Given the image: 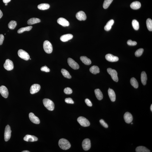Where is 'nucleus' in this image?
<instances>
[{"instance_id":"obj_29","label":"nucleus","mask_w":152,"mask_h":152,"mask_svg":"<svg viewBox=\"0 0 152 152\" xmlns=\"http://www.w3.org/2000/svg\"><path fill=\"white\" fill-rule=\"evenodd\" d=\"M50 5L47 4H42L39 5L37 6L38 8L41 10H47L49 9Z\"/></svg>"},{"instance_id":"obj_19","label":"nucleus","mask_w":152,"mask_h":152,"mask_svg":"<svg viewBox=\"0 0 152 152\" xmlns=\"http://www.w3.org/2000/svg\"><path fill=\"white\" fill-rule=\"evenodd\" d=\"M108 93L111 101H115L116 99V95L114 90L109 88L108 90Z\"/></svg>"},{"instance_id":"obj_11","label":"nucleus","mask_w":152,"mask_h":152,"mask_svg":"<svg viewBox=\"0 0 152 152\" xmlns=\"http://www.w3.org/2000/svg\"><path fill=\"white\" fill-rule=\"evenodd\" d=\"M0 93L1 95L5 98H7L8 96V90L5 86H1L0 87Z\"/></svg>"},{"instance_id":"obj_12","label":"nucleus","mask_w":152,"mask_h":152,"mask_svg":"<svg viewBox=\"0 0 152 152\" xmlns=\"http://www.w3.org/2000/svg\"><path fill=\"white\" fill-rule=\"evenodd\" d=\"M30 120L31 121L35 124H38L40 123V120L38 117L36 116L32 113H30L29 114Z\"/></svg>"},{"instance_id":"obj_22","label":"nucleus","mask_w":152,"mask_h":152,"mask_svg":"<svg viewBox=\"0 0 152 152\" xmlns=\"http://www.w3.org/2000/svg\"><path fill=\"white\" fill-rule=\"evenodd\" d=\"M80 59L83 63L86 65H89L91 64V61L90 59L88 58L86 56H81Z\"/></svg>"},{"instance_id":"obj_14","label":"nucleus","mask_w":152,"mask_h":152,"mask_svg":"<svg viewBox=\"0 0 152 152\" xmlns=\"http://www.w3.org/2000/svg\"><path fill=\"white\" fill-rule=\"evenodd\" d=\"M40 86L39 84H33L31 87L30 89L31 94H34L37 93L40 90Z\"/></svg>"},{"instance_id":"obj_21","label":"nucleus","mask_w":152,"mask_h":152,"mask_svg":"<svg viewBox=\"0 0 152 152\" xmlns=\"http://www.w3.org/2000/svg\"><path fill=\"white\" fill-rule=\"evenodd\" d=\"M141 5V3L138 1H135L131 5V8L134 10H137L140 8Z\"/></svg>"},{"instance_id":"obj_30","label":"nucleus","mask_w":152,"mask_h":152,"mask_svg":"<svg viewBox=\"0 0 152 152\" xmlns=\"http://www.w3.org/2000/svg\"><path fill=\"white\" fill-rule=\"evenodd\" d=\"M130 82H131V85L134 88L137 89L138 88L139 86L138 83L136 78H131Z\"/></svg>"},{"instance_id":"obj_49","label":"nucleus","mask_w":152,"mask_h":152,"mask_svg":"<svg viewBox=\"0 0 152 152\" xmlns=\"http://www.w3.org/2000/svg\"><path fill=\"white\" fill-rule=\"evenodd\" d=\"M5 5H7V4H5Z\"/></svg>"},{"instance_id":"obj_44","label":"nucleus","mask_w":152,"mask_h":152,"mask_svg":"<svg viewBox=\"0 0 152 152\" xmlns=\"http://www.w3.org/2000/svg\"><path fill=\"white\" fill-rule=\"evenodd\" d=\"M4 40V36L2 34H0V45H2Z\"/></svg>"},{"instance_id":"obj_27","label":"nucleus","mask_w":152,"mask_h":152,"mask_svg":"<svg viewBox=\"0 0 152 152\" xmlns=\"http://www.w3.org/2000/svg\"><path fill=\"white\" fill-rule=\"evenodd\" d=\"M90 71L93 74H96L97 73H100V69L96 66L94 65L90 68Z\"/></svg>"},{"instance_id":"obj_39","label":"nucleus","mask_w":152,"mask_h":152,"mask_svg":"<svg viewBox=\"0 0 152 152\" xmlns=\"http://www.w3.org/2000/svg\"><path fill=\"white\" fill-rule=\"evenodd\" d=\"M127 44L130 46H135L137 44V42L135 41H132L131 40H128L127 42Z\"/></svg>"},{"instance_id":"obj_17","label":"nucleus","mask_w":152,"mask_h":152,"mask_svg":"<svg viewBox=\"0 0 152 152\" xmlns=\"http://www.w3.org/2000/svg\"><path fill=\"white\" fill-rule=\"evenodd\" d=\"M23 139L27 142H34L38 140V138L36 136L27 135L24 137Z\"/></svg>"},{"instance_id":"obj_36","label":"nucleus","mask_w":152,"mask_h":152,"mask_svg":"<svg viewBox=\"0 0 152 152\" xmlns=\"http://www.w3.org/2000/svg\"><path fill=\"white\" fill-rule=\"evenodd\" d=\"M17 25V22L16 21H11L9 23L8 27L11 29H15Z\"/></svg>"},{"instance_id":"obj_3","label":"nucleus","mask_w":152,"mask_h":152,"mask_svg":"<svg viewBox=\"0 0 152 152\" xmlns=\"http://www.w3.org/2000/svg\"><path fill=\"white\" fill-rule=\"evenodd\" d=\"M43 48L45 52L50 54L52 52L53 48L52 45L48 41L46 40L44 42Z\"/></svg>"},{"instance_id":"obj_5","label":"nucleus","mask_w":152,"mask_h":152,"mask_svg":"<svg viewBox=\"0 0 152 152\" xmlns=\"http://www.w3.org/2000/svg\"><path fill=\"white\" fill-rule=\"evenodd\" d=\"M107 71L108 73L110 75L112 79L115 82H118V78L117 71L113 69L110 68H108Z\"/></svg>"},{"instance_id":"obj_20","label":"nucleus","mask_w":152,"mask_h":152,"mask_svg":"<svg viewBox=\"0 0 152 152\" xmlns=\"http://www.w3.org/2000/svg\"><path fill=\"white\" fill-rule=\"evenodd\" d=\"M73 36L71 34H65L61 36L60 39L61 41L66 42L73 38Z\"/></svg>"},{"instance_id":"obj_23","label":"nucleus","mask_w":152,"mask_h":152,"mask_svg":"<svg viewBox=\"0 0 152 152\" xmlns=\"http://www.w3.org/2000/svg\"><path fill=\"white\" fill-rule=\"evenodd\" d=\"M94 92L96 98L99 100H101L103 98V95L102 92L99 89H95Z\"/></svg>"},{"instance_id":"obj_40","label":"nucleus","mask_w":152,"mask_h":152,"mask_svg":"<svg viewBox=\"0 0 152 152\" xmlns=\"http://www.w3.org/2000/svg\"><path fill=\"white\" fill-rule=\"evenodd\" d=\"M65 101L66 103L68 104H73L74 101H73L72 99L70 98H66L65 100Z\"/></svg>"},{"instance_id":"obj_25","label":"nucleus","mask_w":152,"mask_h":152,"mask_svg":"<svg viewBox=\"0 0 152 152\" xmlns=\"http://www.w3.org/2000/svg\"><path fill=\"white\" fill-rule=\"evenodd\" d=\"M114 21L113 20H111L108 22L104 27V29L106 31H108L110 30L112 26L113 25Z\"/></svg>"},{"instance_id":"obj_35","label":"nucleus","mask_w":152,"mask_h":152,"mask_svg":"<svg viewBox=\"0 0 152 152\" xmlns=\"http://www.w3.org/2000/svg\"><path fill=\"white\" fill-rule=\"evenodd\" d=\"M132 25L134 29L136 30H138L139 29V24L137 20H134L132 21Z\"/></svg>"},{"instance_id":"obj_31","label":"nucleus","mask_w":152,"mask_h":152,"mask_svg":"<svg viewBox=\"0 0 152 152\" xmlns=\"http://www.w3.org/2000/svg\"><path fill=\"white\" fill-rule=\"evenodd\" d=\"M32 26H29L27 27L21 28L18 30V33L19 34H21L25 31H29L32 29Z\"/></svg>"},{"instance_id":"obj_9","label":"nucleus","mask_w":152,"mask_h":152,"mask_svg":"<svg viewBox=\"0 0 152 152\" xmlns=\"http://www.w3.org/2000/svg\"><path fill=\"white\" fill-rule=\"evenodd\" d=\"M68 65L73 69L77 70L79 69V65L73 59L70 58H69L68 59Z\"/></svg>"},{"instance_id":"obj_28","label":"nucleus","mask_w":152,"mask_h":152,"mask_svg":"<svg viewBox=\"0 0 152 152\" xmlns=\"http://www.w3.org/2000/svg\"><path fill=\"white\" fill-rule=\"evenodd\" d=\"M136 152H150V150L146 147L142 146H139L136 148Z\"/></svg>"},{"instance_id":"obj_4","label":"nucleus","mask_w":152,"mask_h":152,"mask_svg":"<svg viewBox=\"0 0 152 152\" xmlns=\"http://www.w3.org/2000/svg\"><path fill=\"white\" fill-rule=\"evenodd\" d=\"M77 121L79 124L83 126H89L90 125L89 121L84 117L81 116L78 117Z\"/></svg>"},{"instance_id":"obj_42","label":"nucleus","mask_w":152,"mask_h":152,"mask_svg":"<svg viewBox=\"0 0 152 152\" xmlns=\"http://www.w3.org/2000/svg\"><path fill=\"white\" fill-rule=\"evenodd\" d=\"M41 70L42 71H44L46 72H49L50 71V69L49 68L46 66L41 67Z\"/></svg>"},{"instance_id":"obj_18","label":"nucleus","mask_w":152,"mask_h":152,"mask_svg":"<svg viewBox=\"0 0 152 152\" xmlns=\"http://www.w3.org/2000/svg\"><path fill=\"white\" fill-rule=\"evenodd\" d=\"M57 22L59 25L63 26H69L70 25L69 22L65 19L63 18H60L57 20Z\"/></svg>"},{"instance_id":"obj_26","label":"nucleus","mask_w":152,"mask_h":152,"mask_svg":"<svg viewBox=\"0 0 152 152\" xmlns=\"http://www.w3.org/2000/svg\"><path fill=\"white\" fill-rule=\"evenodd\" d=\"M40 20L38 18H32L28 20L27 23L28 25H32L40 23Z\"/></svg>"},{"instance_id":"obj_41","label":"nucleus","mask_w":152,"mask_h":152,"mask_svg":"<svg viewBox=\"0 0 152 152\" xmlns=\"http://www.w3.org/2000/svg\"><path fill=\"white\" fill-rule=\"evenodd\" d=\"M100 123L104 127L107 128L108 127V125L107 124L105 123L104 121L102 119H101L100 121Z\"/></svg>"},{"instance_id":"obj_8","label":"nucleus","mask_w":152,"mask_h":152,"mask_svg":"<svg viewBox=\"0 0 152 152\" xmlns=\"http://www.w3.org/2000/svg\"><path fill=\"white\" fill-rule=\"evenodd\" d=\"M4 67L6 70L8 71L12 70L14 67L13 62L10 59H6L4 64Z\"/></svg>"},{"instance_id":"obj_7","label":"nucleus","mask_w":152,"mask_h":152,"mask_svg":"<svg viewBox=\"0 0 152 152\" xmlns=\"http://www.w3.org/2000/svg\"><path fill=\"white\" fill-rule=\"evenodd\" d=\"M12 131L9 125L6 126L4 132V139L5 142L8 141L10 138Z\"/></svg>"},{"instance_id":"obj_43","label":"nucleus","mask_w":152,"mask_h":152,"mask_svg":"<svg viewBox=\"0 0 152 152\" xmlns=\"http://www.w3.org/2000/svg\"><path fill=\"white\" fill-rule=\"evenodd\" d=\"M85 103L88 106H92V104L91 101L88 99H86L85 100Z\"/></svg>"},{"instance_id":"obj_10","label":"nucleus","mask_w":152,"mask_h":152,"mask_svg":"<svg viewBox=\"0 0 152 152\" xmlns=\"http://www.w3.org/2000/svg\"><path fill=\"white\" fill-rule=\"evenodd\" d=\"M82 146L83 149L85 151H87L90 149L91 147L90 139H84L82 142Z\"/></svg>"},{"instance_id":"obj_16","label":"nucleus","mask_w":152,"mask_h":152,"mask_svg":"<svg viewBox=\"0 0 152 152\" xmlns=\"http://www.w3.org/2000/svg\"><path fill=\"white\" fill-rule=\"evenodd\" d=\"M105 58L108 61L111 62H115L118 61L119 58L111 54H108L105 56Z\"/></svg>"},{"instance_id":"obj_48","label":"nucleus","mask_w":152,"mask_h":152,"mask_svg":"<svg viewBox=\"0 0 152 152\" xmlns=\"http://www.w3.org/2000/svg\"><path fill=\"white\" fill-rule=\"evenodd\" d=\"M150 110L152 112V105H151V106H150Z\"/></svg>"},{"instance_id":"obj_13","label":"nucleus","mask_w":152,"mask_h":152,"mask_svg":"<svg viewBox=\"0 0 152 152\" xmlns=\"http://www.w3.org/2000/svg\"><path fill=\"white\" fill-rule=\"evenodd\" d=\"M76 17L79 21H84L87 19V16L85 12L82 11L78 12L76 14Z\"/></svg>"},{"instance_id":"obj_32","label":"nucleus","mask_w":152,"mask_h":152,"mask_svg":"<svg viewBox=\"0 0 152 152\" xmlns=\"http://www.w3.org/2000/svg\"><path fill=\"white\" fill-rule=\"evenodd\" d=\"M61 73L63 75L64 77L68 78V79H70L71 78V76L70 75V73L68 71L64 69H62L61 70Z\"/></svg>"},{"instance_id":"obj_1","label":"nucleus","mask_w":152,"mask_h":152,"mask_svg":"<svg viewBox=\"0 0 152 152\" xmlns=\"http://www.w3.org/2000/svg\"><path fill=\"white\" fill-rule=\"evenodd\" d=\"M59 147L63 150H67L71 147L70 142L67 139L62 138L59 140L58 142Z\"/></svg>"},{"instance_id":"obj_6","label":"nucleus","mask_w":152,"mask_h":152,"mask_svg":"<svg viewBox=\"0 0 152 152\" xmlns=\"http://www.w3.org/2000/svg\"><path fill=\"white\" fill-rule=\"evenodd\" d=\"M19 56L25 60H29L30 58L29 54L26 51L22 49H20L18 51Z\"/></svg>"},{"instance_id":"obj_45","label":"nucleus","mask_w":152,"mask_h":152,"mask_svg":"<svg viewBox=\"0 0 152 152\" xmlns=\"http://www.w3.org/2000/svg\"><path fill=\"white\" fill-rule=\"evenodd\" d=\"M11 0H3V2L5 4L8 3L10 2Z\"/></svg>"},{"instance_id":"obj_37","label":"nucleus","mask_w":152,"mask_h":152,"mask_svg":"<svg viewBox=\"0 0 152 152\" xmlns=\"http://www.w3.org/2000/svg\"><path fill=\"white\" fill-rule=\"evenodd\" d=\"M144 51L143 48H140L137 50L135 53V55L136 57H140Z\"/></svg>"},{"instance_id":"obj_2","label":"nucleus","mask_w":152,"mask_h":152,"mask_svg":"<svg viewBox=\"0 0 152 152\" xmlns=\"http://www.w3.org/2000/svg\"><path fill=\"white\" fill-rule=\"evenodd\" d=\"M43 103L44 105L48 110L50 111L54 110V105L51 100L48 99H44L43 100Z\"/></svg>"},{"instance_id":"obj_46","label":"nucleus","mask_w":152,"mask_h":152,"mask_svg":"<svg viewBox=\"0 0 152 152\" xmlns=\"http://www.w3.org/2000/svg\"><path fill=\"white\" fill-rule=\"evenodd\" d=\"M3 16V14L1 11L0 10V19H1Z\"/></svg>"},{"instance_id":"obj_15","label":"nucleus","mask_w":152,"mask_h":152,"mask_svg":"<svg viewBox=\"0 0 152 152\" xmlns=\"http://www.w3.org/2000/svg\"><path fill=\"white\" fill-rule=\"evenodd\" d=\"M124 118L126 123L128 124L131 123L133 120L132 115L129 112L125 113L124 116Z\"/></svg>"},{"instance_id":"obj_47","label":"nucleus","mask_w":152,"mask_h":152,"mask_svg":"<svg viewBox=\"0 0 152 152\" xmlns=\"http://www.w3.org/2000/svg\"><path fill=\"white\" fill-rule=\"evenodd\" d=\"M30 152L29 151H28V150H25V151H22V152Z\"/></svg>"},{"instance_id":"obj_33","label":"nucleus","mask_w":152,"mask_h":152,"mask_svg":"<svg viewBox=\"0 0 152 152\" xmlns=\"http://www.w3.org/2000/svg\"><path fill=\"white\" fill-rule=\"evenodd\" d=\"M147 27L149 31H152V20L150 18H148L147 20Z\"/></svg>"},{"instance_id":"obj_24","label":"nucleus","mask_w":152,"mask_h":152,"mask_svg":"<svg viewBox=\"0 0 152 152\" xmlns=\"http://www.w3.org/2000/svg\"><path fill=\"white\" fill-rule=\"evenodd\" d=\"M147 75L145 71L142 72L141 75V79L142 84L145 85L147 84Z\"/></svg>"},{"instance_id":"obj_38","label":"nucleus","mask_w":152,"mask_h":152,"mask_svg":"<svg viewBox=\"0 0 152 152\" xmlns=\"http://www.w3.org/2000/svg\"><path fill=\"white\" fill-rule=\"evenodd\" d=\"M64 93L67 94H70L73 92L72 89L69 87L66 88L64 89Z\"/></svg>"},{"instance_id":"obj_50","label":"nucleus","mask_w":152,"mask_h":152,"mask_svg":"<svg viewBox=\"0 0 152 152\" xmlns=\"http://www.w3.org/2000/svg\"><path fill=\"white\" fill-rule=\"evenodd\" d=\"M131 124H133V123H131Z\"/></svg>"},{"instance_id":"obj_34","label":"nucleus","mask_w":152,"mask_h":152,"mask_svg":"<svg viewBox=\"0 0 152 152\" xmlns=\"http://www.w3.org/2000/svg\"><path fill=\"white\" fill-rule=\"evenodd\" d=\"M113 0H105L103 3V7L104 9L108 8L110 5L111 3H112Z\"/></svg>"}]
</instances>
